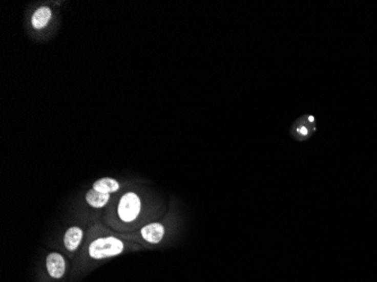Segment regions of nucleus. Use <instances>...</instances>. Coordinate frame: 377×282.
I'll return each instance as SVG.
<instances>
[{
  "mask_svg": "<svg viewBox=\"0 0 377 282\" xmlns=\"http://www.w3.org/2000/svg\"><path fill=\"white\" fill-rule=\"evenodd\" d=\"M82 238V230L79 227H71L65 235V245L69 251H75Z\"/></svg>",
  "mask_w": 377,
  "mask_h": 282,
  "instance_id": "423d86ee",
  "label": "nucleus"
},
{
  "mask_svg": "<svg viewBox=\"0 0 377 282\" xmlns=\"http://www.w3.org/2000/svg\"><path fill=\"white\" fill-rule=\"evenodd\" d=\"M141 235L145 241L156 244V243H159L163 238L164 227L158 223L149 224L141 229Z\"/></svg>",
  "mask_w": 377,
  "mask_h": 282,
  "instance_id": "20e7f679",
  "label": "nucleus"
},
{
  "mask_svg": "<svg viewBox=\"0 0 377 282\" xmlns=\"http://www.w3.org/2000/svg\"><path fill=\"white\" fill-rule=\"evenodd\" d=\"M93 189L98 192H102V193H111V192H115L119 189V183L113 179L105 178V179H101V180L96 181L93 185Z\"/></svg>",
  "mask_w": 377,
  "mask_h": 282,
  "instance_id": "6e6552de",
  "label": "nucleus"
},
{
  "mask_svg": "<svg viewBox=\"0 0 377 282\" xmlns=\"http://www.w3.org/2000/svg\"><path fill=\"white\" fill-rule=\"evenodd\" d=\"M123 251V243L115 237H103L94 241L90 245V255L93 258L115 256Z\"/></svg>",
  "mask_w": 377,
  "mask_h": 282,
  "instance_id": "f257e3e1",
  "label": "nucleus"
},
{
  "mask_svg": "<svg viewBox=\"0 0 377 282\" xmlns=\"http://www.w3.org/2000/svg\"><path fill=\"white\" fill-rule=\"evenodd\" d=\"M110 193H102L96 190H90L86 193V201L94 208H102L108 203Z\"/></svg>",
  "mask_w": 377,
  "mask_h": 282,
  "instance_id": "0eeeda50",
  "label": "nucleus"
},
{
  "mask_svg": "<svg viewBox=\"0 0 377 282\" xmlns=\"http://www.w3.org/2000/svg\"><path fill=\"white\" fill-rule=\"evenodd\" d=\"M47 268L52 278H61L66 270L64 257L58 253H51L47 258Z\"/></svg>",
  "mask_w": 377,
  "mask_h": 282,
  "instance_id": "7ed1b4c3",
  "label": "nucleus"
},
{
  "mask_svg": "<svg viewBox=\"0 0 377 282\" xmlns=\"http://www.w3.org/2000/svg\"><path fill=\"white\" fill-rule=\"evenodd\" d=\"M140 207H141V203H140L139 197H138L134 192L127 193V194H124L121 198L120 203H119L118 212H119L120 218L123 221H125V223L134 221L140 212Z\"/></svg>",
  "mask_w": 377,
  "mask_h": 282,
  "instance_id": "f03ea898",
  "label": "nucleus"
},
{
  "mask_svg": "<svg viewBox=\"0 0 377 282\" xmlns=\"http://www.w3.org/2000/svg\"><path fill=\"white\" fill-rule=\"evenodd\" d=\"M51 16V9L49 7H40L35 10V13L32 16V25L34 26V29L41 30L47 26Z\"/></svg>",
  "mask_w": 377,
  "mask_h": 282,
  "instance_id": "39448f33",
  "label": "nucleus"
}]
</instances>
